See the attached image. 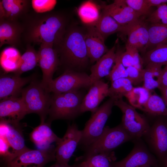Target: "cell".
<instances>
[{"mask_svg":"<svg viewBox=\"0 0 167 167\" xmlns=\"http://www.w3.org/2000/svg\"><path fill=\"white\" fill-rule=\"evenodd\" d=\"M27 13L23 19L22 38L27 44H46L55 48L62 41L68 27V19L57 11Z\"/></svg>","mask_w":167,"mask_h":167,"instance_id":"cell-1","label":"cell"},{"mask_svg":"<svg viewBox=\"0 0 167 167\" xmlns=\"http://www.w3.org/2000/svg\"><path fill=\"white\" fill-rule=\"evenodd\" d=\"M85 30L75 26L68 27L63 38L55 48L60 63L66 68L80 71L85 68L90 60L85 42Z\"/></svg>","mask_w":167,"mask_h":167,"instance_id":"cell-2","label":"cell"},{"mask_svg":"<svg viewBox=\"0 0 167 167\" xmlns=\"http://www.w3.org/2000/svg\"><path fill=\"white\" fill-rule=\"evenodd\" d=\"M84 97L80 90L53 93L47 122L51 123L55 120H73L76 118L81 114L80 107Z\"/></svg>","mask_w":167,"mask_h":167,"instance_id":"cell-3","label":"cell"},{"mask_svg":"<svg viewBox=\"0 0 167 167\" xmlns=\"http://www.w3.org/2000/svg\"><path fill=\"white\" fill-rule=\"evenodd\" d=\"M116 100L114 98L110 97L92 114L86 122L82 130V138L79 145L83 150L96 141L102 134Z\"/></svg>","mask_w":167,"mask_h":167,"instance_id":"cell-4","label":"cell"},{"mask_svg":"<svg viewBox=\"0 0 167 167\" xmlns=\"http://www.w3.org/2000/svg\"><path fill=\"white\" fill-rule=\"evenodd\" d=\"M21 93L28 114H37L41 121H45L50 105L51 96L41 82L32 80Z\"/></svg>","mask_w":167,"mask_h":167,"instance_id":"cell-5","label":"cell"},{"mask_svg":"<svg viewBox=\"0 0 167 167\" xmlns=\"http://www.w3.org/2000/svg\"><path fill=\"white\" fill-rule=\"evenodd\" d=\"M133 140L121 123L112 128L106 126L101 136L84 149V154L79 157L84 158L100 153L111 152L122 144Z\"/></svg>","mask_w":167,"mask_h":167,"instance_id":"cell-6","label":"cell"},{"mask_svg":"<svg viewBox=\"0 0 167 167\" xmlns=\"http://www.w3.org/2000/svg\"><path fill=\"white\" fill-rule=\"evenodd\" d=\"M114 105L121 110L122 116L121 124L133 140L141 138L147 133L150 125L135 108L124 101L122 98L115 101Z\"/></svg>","mask_w":167,"mask_h":167,"instance_id":"cell-7","label":"cell"},{"mask_svg":"<svg viewBox=\"0 0 167 167\" xmlns=\"http://www.w3.org/2000/svg\"><path fill=\"white\" fill-rule=\"evenodd\" d=\"M92 84L89 75L85 73L66 70L61 75L53 79L46 90L54 94L62 93L90 87Z\"/></svg>","mask_w":167,"mask_h":167,"instance_id":"cell-8","label":"cell"},{"mask_svg":"<svg viewBox=\"0 0 167 167\" xmlns=\"http://www.w3.org/2000/svg\"><path fill=\"white\" fill-rule=\"evenodd\" d=\"M53 161H56L55 148L54 146L45 150L28 148L11 161L4 163V167H44Z\"/></svg>","mask_w":167,"mask_h":167,"instance_id":"cell-9","label":"cell"},{"mask_svg":"<svg viewBox=\"0 0 167 167\" xmlns=\"http://www.w3.org/2000/svg\"><path fill=\"white\" fill-rule=\"evenodd\" d=\"M143 137L156 156L165 161L167 158V120L157 118Z\"/></svg>","mask_w":167,"mask_h":167,"instance_id":"cell-10","label":"cell"},{"mask_svg":"<svg viewBox=\"0 0 167 167\" xmlns=\"http://www.w3.org/2000/svg\"><path fill=\"white\" fill-rule=\"evenodd\" d=\"M134 146L129 154L122 160L114 161L112 167H157V161L141 138L133 140Z\"/></svg>","mask_w":167,"mask_h":167,"instance_id":"cell-11","label":"cell"},{"mask_svg":"<svg viewBox=\"0 0 167 167\" xmlns=\"http://www.w3.org/2000/svg\"><path fill=\"white\" fill-rule=\"evenodd\" d=\"M82 136V131L78 129L75 123L69 124L66 133L55 148L56 163L63 165L68 163Z\"/></svg>","mask_w":167,"mask_h":167,"instance_id":"cell-12","label":"cell"},{"mask_svg":"<svg viewBox=\"0 0 167 167\" xmlns=\"http://www.w3.org/2000/svg\"><path fill=\"white\" fill-rule=\"evenodd\" d=\"M37 52L38 64L42 72L41 83L46 90L53 80V75L60 63L59 59L57 50L50 45L41 44Z\"/></svg>","mask_w":167,"mask_h":167,"instance_id":"cell-13","label":"cell"},{"mask_svg":"<svg viewBox=\"0 0 167 167\" xmlns=\"http://www.w3.org/2000/svg\"><path fill=\"white\" fill-rule=\"evenodd\" d=\"M148 23L143 18L124 25L122 33L127 36L126 45L135 48L143 54L149 41Z\"/></svg>","mask_w":167,"mask_h":167,"instance_id":"cell-14","label":"cell"},{"mask_svg":"<svg viewBox=\"0 0 167 167\" xmlns=\"http://www.w3.org/2000/svg\"><path fill=\"white\" fill-rule=\"evenodd\" d=\"M27 114V109L21 97H11L1 101L0 120L18 126L19 121Z\"/></svg>","mask_w":167,"mask_h":167,"instance_id":"cell-15","label":"cell"},{"mask_svg":"<svg viewBox=\"0 0 167 167\" xmlns=\"http://www.w3.org/2000/svg\"><path fill=\"white\" fill-rule=\"evenodd\" d=\"M109 88L108 84L101 80L94 83L82 101L81 113L87 111L91 112L92 114L95 113L102 100L108 96Z\"/></svg>","mask_w":167,"mask_h":167,"instance_id":"cell-16","label":"cell"},{"mask_svg":"<svg viewBox=\"0 0 167 167\" xmlns=\"http://www.w3.org/2000/svg\"><path fill=\"white\" fill-rule=\"evenodd\" d=\"M85 42L90 62H96L109 50L105 43V40L92 25H87Z\"/></svg>","mask_w":167,"mask_h":167,"instance_id":"cell-17","label":"cell"},{"mask_svg":"<svg viewBox=\"0 0 167 167\" xmlns=\"http://www.w3.org/2000/svg\"><path fill=\"white\" fill-rule=\"evenodd\" d=\"M101 7L102 10L122 25H126L141 18L139 15L126 4L124 0H114L113 3L104 4Z\"/></svg>","mask_w":167,"mask_h":167,"instance_id":"cell-18","label":"cell"},{"mask_svg":"<svg viewBox=\"0 0 167 167\" xmlns=\"http://www.w3.org/2000/svg\"><path fill=\"white\" fill-rule=\"evenodd\" d=\"M23 31V24L18 20L0 19V47L5 44L15 48L19 46Z\"/></svg>","mask_w":167,"mask_h":167,"instance_id":"cell-19","label":"cell"},{"mask_svg":"<svg viewBox=\"0 0 167 167\" xmlns=\"http://www.w3.org/2000/svg\"><path fill=\"white\" fill-rule=\"evenodd\" d=\"M51 123L41 121L39 125L34 128L30 134L31 140L41 150L47 149L53 142L58 143L61 138L58 137L51 128Z\"/></svg>","mask_w":167,"mask_h":167,"instance_id":"cell-20","label":"cell"},{"mask_svg":"<svg viewBox=\"0 0 167 167\" xmlns=\"http://www.w3.org/2000/svg\"><path fill=\"white\" fill-rule=\"evenodd\" d=\"M31 76L21 77L14 75L4 76L0 79V99L1 100L7 98L17 97L21 92L23 87L32 81Z\"/></svg>","mask_w":167,"mask_h":167,"instance_id":"cell-21","label":"cell"},{"mask_svg":"<svg viewBox=\"0 0 167 167\" xmlns=\"http://www.w3.org/2000/svg\"><path fill=\"white\" fill-rule=\"evenodd\" d=\"M116 45H114L91 67L89 76L92 84L109 75L116 58Z\"/></svg>","mask_w":167,"mask_h":167,"instance_id":"cell-22","label":"cell"},{"mask_svg":"<svg viewBox=\"0 0 167 167\" xmlns=\"http://www.w3.org/2000/svg\"><path fill=\"white\" fill-rule=\"evenodd\" d=\"M93 26L105 40L109 35L117 32L122 33L124 25L118 23L112 17L102 10L99 18Z\"/></svg>","mask_w":167,"mask_h":167,"instance_id":"cell-23","label":"cell"},{"mask_svg":"<svg viewBox=\"0 0 167 167\" xmlns=\"http://www.w3.org/2000/svg\"><path fill=\"white\" fill-rule=\"evenodd\" d=\"M6 13L5 19L18 20L24 17L28 12L30 1L27 0H1Z\"/></svg>","mask_w":167,"mask_h":167,"instance_id":"cell-24","label":"cell"},{"mask_svg":"<svg viewBox=\"0 0 167 167\" xmlns=\"http://www.w3.org/2000/svg\"><path fill=\"white\" fill-rule=\"evenodd\" d=\"M80 167H112L116 157L113 151L100 153L84 158L76 159Z\"/></svg>","mask_w":167,"mask_h":167,"instance_id":"cell-25","label":"cell"},{"mask_svg":"<svg viewBox=\"0 0 167 167\" xmlns=\"http://www.w3.org/2000/svg\"><path fill=\"white\" fill-rule=\"evenodd\" d=\"M21 56L15 47L11 46L5 48L0 54L1 68L6 72H14L19 66Z\"/></svg>","mask_w":167,"mask_h":167,"instance_id":"cell-26","label":"cell"},{"mask_svg":"<svg viewBox=\"0 0 167 167\" xmlns=\"http://www.w3.org/2000/svg\"><path fill=\"white\" fill-rule=\"evenodd\" d=\"M5 138L12 149L14 158L28 148L25 145L24 136L19 125H11Z\"/></svg>","mask_w":167,"mask_h":167,"instance_id":"cell-27","label":"cell"},{"mask_svg":"<svg viewBox=\"0 0 167 167\" xmlns=\"http://www.w3.org/2000/svg\"><path fill=\"white\" fill-rule=\"evenodd\" d=\"M148 29L149 41L147 51L158 46L167 44V25L150 24L148 25Z\"/></svg>","mask_w":167,"mask_h":167,"instance_id":"cell-28","label":"cell"},{"mask_svg":"<svg viewBox=\"0 0 167 167\" xmlns=\"http://www.w3.org/2000/svg\"><path fill=\"white\" fill-rule=\"evenodd\" d=\"M143 64L162 66L167 65V44L160 45L147 51L142 58Z\"/></svg>","mask_w":167,"mask_h":167,"instance_id":"cell-29","label":"cell"},{"mask_svg":"<svg viewBox=\"0 0 167 167\" xmlns=\"http://www.w3.org/2000/svg\"><path fill=\"white\" fill-rule=\"evenodd\" d=\"M38 62L37 51L31 44H27L26 51L21 56L19 66L14 72V74L20 76L23 73L33 69Z\"/></svg>","mask_w":167,"mask_h":167,"instance_id":"cell-30","label":"cell"},{"mask_svg":"<svg viewBox=\"0 0 167 167\" xmlns=\"http://www.w3.org/2000/svg\"><path fill=\"white\" fill-rule=\"evenodd\" d=\"M78 14L82 21L87 25H93L100 17L99 6L91 1L86 2L79 7Z\"/></svg>","mask_w":167,"mask_h":167,"instance_id":"cell-31","label":"cell"},{"mask_svg":"<svg viewBox=\"0 0 167 167\" xmlns=\"http://www.w3.org/2000/svg\"><path fill=\"white\" fill-rule=\"evenodd\" d=\"M162 69V66L155 64H148L143 69V87L151 91L159 88V79Z\"/></svg>","mask_w":167,"mask_h":167,"instance_id":"cell-32","label":"cell"},{"mask_svg":"<svg viewBox=\"0 0 167 167\" xmlns=\"http://www.w3.org/2000/svg\"><path fill=\"white\" fill-rule=\"evenodd\" d=\"M143 111L153 116L167 117V106L162 97L151 93Z\"/></svg>","mask_w":167,"mask_h":167,"instance_id":"cell-33","label":"cell"},{"mask_svg":"<svg viewBox=\"0 0 167 167\" xmlns=\"http://www.w3.org/2000/svg\"><path fill=\"white\" fill-rule=\"evenodd\" d=\"M151 93L143 86L134 87L125 96L132 106L143 110Z\"/></svg>","mask_w":167,"mask_h":167,"instance_id":"cell-34","label":"cell"},{"mask_svg":"<svg viewBox=\"0 0 167 167\" xmlns=\"http://www.w3.org/2000/svg\"><path fill=\"white\" fill-rule=\"evenodd\" d=\"M134 87L127 78H122L112 82L109 88L108 96L116 100L122 98L132 89Z\"/></svg>","mask_w":167,"mask_h":167,"instance_id":"cell-35","label":"cell"},{"mask_svg":"<svg viewBox=\"0 0 167 167\" xmlns=\"http://www.w3.org/2000/svg\"><path fill=\"white\" fill-rule=\"evenodd\" d=\"M126 51H120V57L121 61L126 68L133 66L140 70L143 69V62L137 49L126 45Z\"/></svg>","mask_w":167,"mask_h":167,"instance_id":"cell-36","label":"cell"},{"mask_svg":"<svg viewBox=\"0 0 167 167\" xmlns=\"http://www.w3.org/2000/svg\"><path fill=\"white\" fill-rule=\"evenodd\" d=\"M145 20L148 23L167 25V4H164L157 7Z\"/></svg>","mask_w":167,"mask_h":167,"instance_id":"cell-37","label":"cell"},{"mask_svg":"<svg viewBox=\"0 0 167 167\" xmlns=\"http://www.w3.org/2000/svg\"><path fill=\"white\" fill-rule=\"evenodd\" d=\"M126 4L141 16H148L152 12L146 0H124Z\"/></svg>","mask_w":167,"mask_h":167,"instance_id":"cell-38","label":"cell"},{"mask_svg":"<svg viewBox=\"0 0 167 167\" xmlns=\"http://www.w3.org/2000/svg\"><path fill=\"white\" fill-rule=\"evenodd\" d=\"M115 64L112 67L109 75L111 82L122 78H127L128 74L126 68L122 63L120 57V51H117Z\"/></svg>","mask_w":167,"mask_h":167,"instance_id":"cell-39","label":"cell"},{"mask_svg":"<svg viewBox=\"0 0 167 167\" xmlns=\"http://www.w3.org/2000/svg\"><path fill=\"white\" fill-rule=\"evenodd\" d=\"M31 2L35 12L43 13L51 11L55 7L57 1L54 0H32Z\"/></svg>","mask_w":167,"mask_h":167,"instance_id":"cell-40","label":"cell"},{"mask_svg":"<svg viewBox=\"0 0 167 167\" xmlns=\"http://www.w3.org/2000/svg\"><path fill=\"white\" fill-rule=\"evenodd\" d=\"M128 74L127 78L132 84L138 85L143 82V69L140 70L135 67L131 66L126 68Z\"/></svg>","mask_w":167,"mask_h":167,"instance_id":"cell-41","label":"cell"},{"mask_svg":"<svg viewBox=\"0 0 167 167\" xmlns=\"http://www.w3.org/2000/svg\"><path fill=\"white\" fill-rule=\"evenodd\" d=\"M10 145L5 137H0V155L2 162H9L14 158V156L9 150Z\"/></svg>","mask_w":167,"mask_h":167,"instance_id":"cell-42","label":"cell"},{"mask_svg":"<svg viewBox=\"0 0 167 167\" xmlns=\"http://www.w3.org/2000/svg\"><path fill=\"white\" fill-rule=\"evenodd\" d=\"M159 85L160 89L167 87V65L162 69L159 79Z\"/></svg>","mask_w":167,"mask_h":167,"instance_id":"cell-43","label":"cell"},{"mask_svg":"<svg viewBox=\"0 0 167 167\" xmlns=\"http://www.w3.org/2000/svg\"><path fill=\"white\" fill-rule=\"evenodd\" d=\"M11 124L7 122L0 120V137H5L6 133L9 130Z\"/></svg>","mask_w":167,"mask_h":167,"instance_id":"cell-44","label":"cell"},{"mask_svg":"<svg viewBox=\"0 0 167 167\" xmlns=\"http://www.w3.org/2000/svg\"><path fill=\"white\" fill-rule=\"evenodd\" d=\"M146 1L149 6L151 7L156 6L157 8L167 3V0H146Z\"/></svg>","mask_w":167,"mask_h":167,"instance_id":"cell-45","label":"cell"},{"mask_svg":"<svg viewBox=\"0 0 167 167\" xmlns=\"http://www.w3.org/2000/svg\"><path fill=\"white\" fill-rule=\"evenodd\" d=\"M49 167H80L79 163L76 162L72 165H63L60 164L56 163Z\"/></svg>","mask_w":167,"mask_h":167,"instance_id":"cell-46","label":"cell"},{"mask_svg":"<svg viewBox=\"0 0 167 167\" xmlns=\"http://www.w3.org/2000/svg\"><path fill=\"white\" fill-rule=\"evenodd\" d=\"M162 95V98L167 106V87L160 89Z\"/></svg>","mask_w":167,"mask_h":167,"instance_id":"cell-47","label":"cell"},{"mask_svg":"<svg viewBox=\"0 0 167 167\" xmlns=\"http://www.w3.org/2000/svg\"><path fill=\"white\" fill-rule=\"evenodd\" d=\"M6 13L1 1H0V19H5Z\"/></svg>","mask_w":167,"mask_h":167,"instance_id":"cell-48","label":"cell"},{"mask_svg":"<svg viewBox=\"0 0 167 167\" xmlns=\"http://www.w3.org/2000/svg\"><path fill=\"white\" fill-rule=\"evenodd\" d=\"M164 167H167V158L165 161V163Z\"/></svg>","mask_w":167,"mask_h":167,"instance_id":"cell-49","label":"cell"},{"mask_svg":"<svg viewBox=\"0 0 167 167\" xmlns=\"http://www.w3.org/2000/svg\"><path fill=\"white\" fill-rule=\"evenodd\" d=\"M152 167V166H146V167Z\"/></svg>","mask_w":167,"mask_h":167,"instance_id":"cell-50","label":"cell"}]
</instances>
